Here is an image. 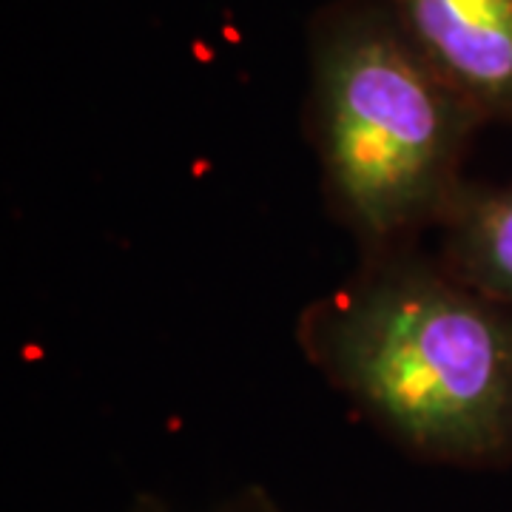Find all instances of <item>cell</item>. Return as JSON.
<instances>
[{"instance_id": "6da1fadb", "label": "cell", "mask_w": 512, "mask_h": 512, "mask_svg": "<svg viewBox=\"0 0 512 512\" xmlns=\"http://www.w3.org/2000/svg\"><path fill=\"white\" fill-rule=\"evenodd\" d=\"M402 248V245H399ZM399 248L302 311L296 339L359 416L407 456L512 464V308Z\"/></svg>"}, {"instance_id": "7a4b0ae2", "label": "cell", "mask_w": 512, "mask_h": 512, "mask_svg": "<svg viewBox=\"0 0 512 512\" xmlns=\"http://www.w3.org/2000/svg\"><path fill=\"white\" fill-rule=\"evenodd\" d=\"M484 120L384 0H328L308 26V128L330 211L367 251L436 228Z\"/></svg>"}, {"instance_id": "3957f363", "label": "cell", "mask_w": 512, "mask_h": 512, "mask_svg": "<svg viewBox=\"0 0 512 512\" xmlns=\"http://www.w3.org/2000/svg\"><path fill=\"white\" fill-rule=\"evenodd\" d=\"M384 6L484 123H512V0H384Z\"/></svg>"}, {"instance_id": "277c9868", "label": "cell", "mask_w": 512, "mask_h": 512, "mask_svg": "<svg viewBox=\"0 0 512 512\" xmlns=\"http://www.w3.org/2000/svg\"><path fill=\"white\" fill-rule=\"evenodd\" d=\"M436 228L441 265L512 308V185L464 183Z\"/></svg>"}, {"instance_id": "5b68a950", "label": "cell", "mask_w": 512, "mask_h": 512, "mask_svg": "<svg viewBox=\"0 0 512 512\" xmlns=\"http://www.w3.org/2000/svg\"><path fill=\"white\" fill-rule=\"evenodd\" d=\"M120 512H291L268 487L262 484H242L231 493L214 498L211 504L188 510L183 504L157 493H140L128 501Z\"/></svg>"}]
</instances>
